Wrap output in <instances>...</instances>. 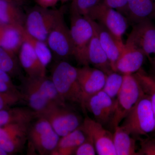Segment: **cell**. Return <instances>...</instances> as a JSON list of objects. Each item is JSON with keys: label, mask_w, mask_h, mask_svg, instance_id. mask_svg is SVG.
Masks as SVG:
<instances>
[{"label": "cell", "mask_w": 155, "mask_h": 155, "mask_svg": "<svg viewBox=\"0 0 155 155\" xmlns=\"http://www.w3.org/2000/svg\"><path fill=\"white\" fill-rule=\"evenodd\" d=\"M0 81L4 82L12 86H16L14 85L11 80L10 75L8 73L0 69Z\"/></svg>", "instance_id": "cell-37"}, {"label": "cell", "mask_w": 155, "mask_h": 155, "mask_svg": "<svg viewBox=\"0 0 155 155\" xmlns=\"http://www.w3.org/2000/svg\"><path fill=\"white\" fill-rule=\"evenodd\" d=\"M64 11V8L51 9L38 5L25 15L24 29L31 36L46 43L49 34Z\"/></svg>", "instance_id": "cell-5"}, {"label": "cell", "mask_w": 155, "mask_h": 155, "mask_svg": "<svg viewBox=\"0 0 155 155\" xmlns=\"http://www.w3.org/2000/svg\"><path fill=\"white\" fill-rule=\"evenodd\" d=\"M31 123H13L0 127V147L9 154L20 151L28 139Z\"/></svg>", "instance_id": "cell-13"}, {"label": "cell", "mask_w": 155, "mask_h": 155, "mask_svg": "<svg viewBox=\"0 0 155 155\" xmlns=\"http://www.w3.org/2000/svg\"><path fill=\"white\" fill-rule=\"evenodd\" d=\"M108 7L119 11L126 17L127 0H102Z\"/></svg>", "instance_id": "cell-34"}, {"label": "cell", "mask_w": 155, "mask_h": 155, "mask_svg": "<svg viewBox=\"0 0 155 155\" xmlns=\"http://www.w3.org/2000/svg\"><path fill=\"white\" fill-rule=\"evenodd\" d=\"M87 59L89 65L91 64L94 68L102 70L107 75L114 71L107 56L101 46L94 31L89 45Z\"/></svg>", "instance_id": "cell-21"}, {"label": "cell", "mask_w": 155, "mask_h": 155, "mask_svg": "<svg viewBox=\"0 0 155 155\" xmlns=\"http://www.w3.org/2000/svg\"><path fill=\"white\" fill-rule=\"evenodd\" d=\"M8 1L15 3V4L20 6L24 5L25 2H26V0H8Z\"/></svg>", "instance_id": "cell-38"}, {"label": "cell", "mask_w": 155, "mask_h": 155, "mask_svg": "<svg viewBox=\"0 0 155 155\" xmlns=\"http://www.w3.org/2000/svg\"><path fill=\"white\" fill-rule=\"evenodd\" d=\"M24 27L19 25H0V47L16 54L23 42Z\"/></svg>", "instance_id": "cell-20"}, {"label": "cell", "mask_w": 155, "mask_h": 155, "mask_svg": "<svg viewBox=\"0 0 155 155\" xmlns=\"http://www.w3.org/2000/svg\"><path fill=\"white\" fill-rule=\"evenodd\" d=\"M20 6L8 0H0V22L5 25L24 27L25 15Z\"/></svg>", "instance_id": "cell-24"}, {"label": "cell", "mask_w": 155, "mask_h": 155, "mask_svg": "<svg viewBox=\"0 0 155 155\" xmlns=\"http://www.w3.org/2000/svg\"><path fill=\"white\" fill-rule=\"evenodd\" d=\"M18 53L20 65L27 76L38 77L46 76V68L41 64L33 48L27 42L23 40Z\"/></svg>", "instance_id": "cell-18"}, {"label": "cell", "mask_w": 155, "mask_h": 155, "mask_svg": "<svg viewBox=\"0 0 155 155\" xmlns=\"http://www.w3.org/2000/svg\"><path fill=\"white\" fill-rule=\"evenodd\" d=\"M2 23H1V22H0V25H2Z\"/></svg>", "instance_id": "cell-42"}, {"label": "cell", "mask_w": 155, "mask_h": 155, "mask_svg": "<svg viewBox=\"0 0 155 155\" xmlns=\"http://www.w3.org/2000/svg\"><path fill=\"white\" fill-rule=\"evenodd\" d=\"M77 68L65 61L59 62L54 67L51 79L62 100L81 105L82 97L78 81Z\"/></svg>", "instance_id": "cell-2"}, {"label": "cell", "mask_w": 155, "mask_h": 155, "mask_svg": "<svg viewBox=\"0 0 155 155\" xmlns=\"http://www.w3.org/2000/svg\"><path fill=\"white\" fill-rule=\"evenodd\" d=\"M134 74L141 84L143 92L149 97L155 116V74H149L141 68Z\"/></svg>", "instance_id": "cell-27"}, {"label": "cell", "mask_w": 155, "mask_h": 155, "mask_svg": "<svg viewBox=\"0 0 155 155\" xmlns=\"http://www.w3.org/2000/svg\"><path fill=\"white\" fill-rule=\"evenodd\" d=\"M116 106V99L112 98L103 90L89 97L84 104V111L87 110L95 120L102 125L110 124Z\"/></svg>", "instance_id": "cell-14"}, {"label": "cell", "mask_w": 155, "mask_h": 155, "mask_svg": "<svg viewBox=\"0 0 155 155\" xmlns=\"http://www.w3.org/2000/svg\"><path fill=\"white\" fill-rule=\"evenodd\" d=\"M0 92H20L17 86H12L0 81Z\"/></svg>", "instance_id": "cell-36"}, {"label": "cell", "mask_w": 155, "mask_h": 155, "mask_svg": "<svg viewBox=\"0 0 155 155\" xmlns=\"http://www.w3.org/2000/svg\"><path fill=\"white\" fill-rule=\"evenodd\" d=\"M87 135L81 126L60 139L52 155H74L75 150L84 140Z\"/></svg>", "instance_id": "cell-22"}, {"label": "cell", "mask_w": 155, "mask_h": 155, "mask_svg": "<svg viewBox=\"0 0 155 155\" xmlns=\"http://www.w3.org/2000/svg\"><path fill=\"white\" fill-rule=\"evenodd\" d=\"M20 92L23 101L26 102L31 110L36 113L37 116L51 106L58 105L47 98L28 76L22 80Z\"/></svg>", "instance_id": "cell-17"}, {"label": "cell", "mask_w": 155, "mask_h": 155, "mask_svg": "<svg viewBox=\"0 0 155 155\" xmlns=\"http://www.w3.org/2000/svg\"><path fill=\"white\" fill-rule=\"evenodd\" d=\"M155 13V0H127L126 17L133 24L152 20Z\"/></svg>", "instance_id": "cell-19"}, {"label": "cell", "mask_w": 155, "mask_h": 155, "mask_svg": "<svg viewBox=\"0 0 155 155\" xmlns=\"http://www.w3.org/2000/svg\"><path fill=\"white\" fill-rule=\"evenodd\" d=\"M101 0H72L70 9L76 11L82 16H86L89 12Z\"/></svg>", "instance_id": "cell-31"}, {"label": "cell", "mask_w": 155, "mask_h": 155, "mask_svg": "<svg viewBox=\"0 0 155 155\" xmlns=\"http://www.w3.org/2000/svg\"><path fill=\"white\" fill-rule=\"evenodd\" d=\"M23 101L20 92H0V110L12 107Z\"/></svg>", "instance_id": "cell-30"}, {"label": "cell", "mask_w": 155, "mask_h": 155, "mask_svg": "<svg viewBox=\"0 0 155 155\" xmlns=\"http://www.w3.org/2000/svg\"><path fill=\"white\" fill-rule=\"evenodd\" d=\"M125 44L139 49L148 60L152 73L155 74V25L151 20L134 24Z\"/></svg>", "instance_id": "cell-7"}, {"label": "cell", "mask_w": 155, "mask_h": 155, "mask_svg": "<svg viewBox=\"0 0 155 155\" xmlns=\"http://www.w3.org/2000/svg\"><path fill=\"white\" fill-rule=\"evenodd\" d=\"M37 114L30 109L9 108L0 110V127L13 123H31Z\"/></svg>", "instance_id": "cell-25"}, {"label": "cell", "mask_w": 155, "mask_h": 155, "mask_svg": "<svg viewBox=\"0 0 155 155\" xmlns=\"http://www.w3.org/2000/svg\"><path fill=\"white\" fill-rule=\"evenodd\" d=\"M85 17L91 23L101 46L107 56L112 69L115 71L116 63L124 50L125 43L119 41L102 25Z\"/></svg>", "instance_id": "cell-15"}, {"label": "cell", "mask_w": 155, "mask_h": 155, "mask_svg": "<svg viewBox=\"0 0 155 155\" xmlns=\"http://www.w3.org/2000/svg\"><path fill=\"white\" fill-rule=\"evenodd\" d=\"M86 135L91 139L99 155H116L113 134L95 119L87 116L81 125Z\"/></svg>", "instance_id": "cell-10"}, {"label": "cell", "mask_w": 155, "mask_h": 155, "mask_svg": "<svg viewBox=\"0 0 155 155\" xmlns=\"http://www.w3.org/2000/svg\"><path fill=\"white\" fill-rule=\"evenodd\" d=\"M23 40L30 45L41 64L46 68L52 58V51L47 44L31 36L25 31L24 28L23 30Z\"/></svg>", "instance_id": "cell-26"}, {"label": "cell", "mask_w": 155, "mask_h": 155, "mask_svg": "<svg viewBox=\"0 0 155 155\" xmlns=\"http://www.w3.org/2000/svg\"><path fill=\"white\" fill-rule=\"evenodd\" d=\"M15 54L0 47V69L10 75H17L19 70Z\"/></svg>", "instance_id": "cell-29"}, {"label": "cell", "mask_w": 155, "mask_h": 155, "mask_svg": "<svg viewBox=\"0 0 155 155\" xmlns=\"http://www.w3.org/2000/svg\"><path fill=\"white\" fill-rule=\"evenodd\" d=\"M153 19H154V20H155V13L154 14L153 17Z\"/></svg>", "instance_id": "cell-41"}, {"label": "cell", "mask_w": 155, "mask_h": 155, "mask_svg": "<svg viewBox=\"0 0 155 155\" xmlns=\"http://www.w3.org/2000/svg\"><path fill=\"white\" fill-rule=\"evenodd\" d=\"M36 118L35 122L29 126L28 138L40 155H50L57 147L60 137L47 119L41 116Z\"/></svg>", "instance_id": "cell-9"}, {"label": "cell", "mask_w": 155, "mask_h": 155, "mask_svg": "<svg viewBox=\"0 0 155 155\" xmlns=\"http://www.w3.org/2000/svg\"><path fill=\"white\" fill-rule=\"evenodd\" d=\"M113 139L116 155H140L135 139L120 125L114 128Z\"/></svg>", "instance_id": "cell-23"}, {"label": "cell", "mask_w": 155, "mask_h": 155, "mask_svg": "<svg viewBox=\"0 0 155 155\" xmlns=\"http://www.w3.org/2000/svg\"><path fill=\"white\" fill-rule=\"evenodd\" d=\"M140 155H155V137L140 138Z\"/></svg>", "instance_id": "cell-32"}, {"label": "cell", "mask_w": 155, "mask_h": 155, "mask_svg": "<svg viewBox=\"0 0 155 155\" xmlns=\"http://www.w3.org/2000/svg\"><path fill=\"white\" fill-rule=\"evenodd\" d=\"M144 93L134 74L124 75L123 84L116 99L115 112L110 124L114 130L120 125Z\"/></svg>", "instance_id": "cell-4"}, {"label": "cell", "mask_w": 155, "mask_h": 155, "mask_svg": "<svg viewBox=\"0 0 155 155\" xmlns=\"http://www.w3.org/2000/svg\"><path fill=\"white\" fill-rule=\"evenodd\" d=\"M64 13L59 17L50 31L46 43L52 52L66 58L72 56L73 48L70 29L64 20Z\"/></svg>", "instance_id": "cell-11"}, {"label": "cell", "mask_w": 155, "mask_h": 155, "mask_svg": "<svg viewBox=\"0 0 155 155\" xmlns=\"http://www.w3.org/2000/svg\"><path fill=\"white\" fill-rule=\"evenodd\" d=\"M48 120L60 137L67 135L80 127L83 119L66 106L54 105L38 114Z\"/></svg>", "instance_id": "cell-8"}, {"label": "cell", "mask_w": 155, "mask_h": 155, "mask_svg": "<svg viewBox=\"0 0 155 155\" xmlns=\"http://www.w3.org/2000/svg\"><path fill=\"white\" fill-rule=\"evenodd\" d=\"M146 57L140 50L125 43V47L115 67V72L123 75L134 74L141 69Z\"/></svg>", "instance_id": "cell-16"}, {"label": "cell", "mask_w": 155, "mask_h": 155, "mask_svg": "<svg viewBox=\"0 0 155 155\" xmlns=\"http://www.w3.org/2000/svg\"><path fill=\"white\" fill-rule=\"evenodd\" d=\"M78 81L81 93V107L84 111V104L89 97L102 90L107 74L102 70L89 66L77 68Z\"/></svg>", "instance_id": "cell-12"}, {"label": "cell", "mask_w": 155, "mask_h": 155, "mask_svg": "<svg viewBox=\"0 0 155 155\" xmlns=\"http://www.w3.org/2000/svg\"><path fill=\"white\" fill-rule=\"evenodd\" d=\"M133 136L155 133V116L149 96L143 94L120 125Z\"/></svg>", "instance_id": "cell-1"}, {"label": "cell", "mask_w": 155, "mask_h": 155, "mask_svg": "<svg viewBox=\"0 0 155 155\" xmlns=\"http://www.w3.org/2000/svg\"><path fill=\"white\" fill-rule=\"evenodd\" d=\"M124 75L113 71L107 74L102 90L114 99L119 94L122 85Z\"/></svg>", "instance_id": "cell-28"}, {"label": "cell", "mask_w": 155, "mask_h": 155, "mask_svg": "<svg viewBox=\"0 0 155 155\" xmlns=\"http://www.w3.org/2000/svg\"><path fill=\"white\" fill-rule=\"evenodd\" d=\"M96 154L93 141L87 136L86 140L78 147L74 153L75 155H95Z\"/></svg>", "instance_id": "cell-33"}, {"label": "cell", "mask_w": 155, "mask_h": 155, "mask_svg": "<svg viewBox=\"0 0 155 155\" xmlns=\"http://www.w3.org/2000/svg\"><path fill=\"white\" fill-rule=\"evenodd\" d=\"M68 0H61V2L63 3L66 2L67 1H68Z\"/></svg>", "instance_id": "cell-40"}, {"label": "cell", "mask_w": 155, "mask_h": 155, "mask_svg": "<svg viewBox=\"0 0 155 155\" xmlns=\"http://www.w3.org/2000/svg\"><path fill=\"white\" fill-rule=\"evenodd\" d=\"M38 5L42 8H50L54 7L61 0H35Z\"/></svg>", "instance_id": "cell-35"}, {"label": "cell", "mask_w": 155, "mask_h": 155, "mask_svg": "<svg viewBox=\"0 0 155 155\" xmlns=\"http://www.w3.org/2000/svg\"><path fill=\"white\" fill-rule=\"evenodd\" d=\"M84 17L102 25L119 41L123 42L122 36L128 28V20L119 11L100 1Z\"/></svg>", "instance_id": "cell-6"}, {"label": "cell", "mask_w": 155, "mask_h": 155, "mask_svg": "<svg viewBox=\"0 0 155 155\" xmlns=\"http://www.w3.org/2000/svg\"><path fill=\"white\" fill-rule=\"evenodd\" d=\"M70 35L72 56L80 65L89 66L87 50L94 33L93 27L88 18L70 9Z\"/></svg>", "instance_id": "cell-3"}, {"label": "cell", "mask_w": 155, "mask_h": 155, "mask_svg": "<svg viewBox=\"0 0 155 155\" xmlns=\"http://www.w3.org/2000/svg\"></svg>", "instance_id": "cell-43"}, {"label": "cell", "mask_w": 155, "mask_h": 155, "mask_svg": "<svg viewBox=\"0 0 155 155\" xmlns=\"http://www.w3.org/2000/svg\"><path fill=\"white\" fill-rule=\"evenodd\" d=\"M9 155L6 151L0 147V155Z\"/></svg>", "instance_id": "cell-39"}]
</instances>
